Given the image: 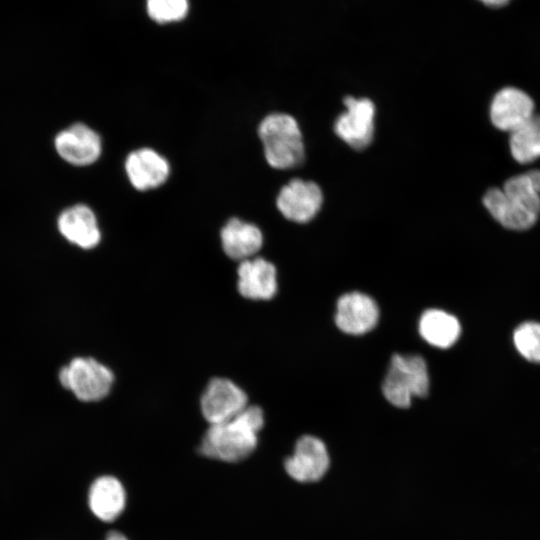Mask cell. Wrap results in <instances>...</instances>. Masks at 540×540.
<instances>
[{
  "instance_id": "obj_20",
  "label": "cell",
  "mask_w": 540,
  "mask_h": 540,
  "mask_svg": "<svg viewBox=\"0 0 540 540\" xmlns=\"http://www.w3.org/2000/svg\"><path fill=\"white\" fill-rule=\"evenodd\" d=\"M517 351L528 361L540 363V323L525 322L513 333Z\"/></svg>"
},
{
  "instance_id": "obj_5",
  "label": "cell",
  "mask_w": 540,
  "mask_h": 540,
  "mask_svg": "<svg viewBox=\"0 0 540 540\" xmlns=\"http://www.w3.org/2000/svg\"><path fill=\"white\" fill-rule=\"evenodd\" d=\"M59 380L79 400L96 402L109 394L114 375L107 366L94 358L77 357L60 370Z\"/></svg>"
},
{
  "instance_id": "obj_2",
  "label": "cell",
  "mask_w": 540,
  "mask_h": 540,
  "mask_svg": "<svg viewBox=\"0 0 540 540\" xmlns=\"http://www.w3.org/2000/svg\"><path fill=\"white\" fill-rule=\"evenodd\" d=\"M264 425V413L259 406L248 405L234 418L210 425L199 452L205 457L236 463L249 457L257 447L258 433Z\"/></svg>"
},
{
  "instance_id": "obj_9",
  "label": "cell",
  "mask_w": 540,
  "mask_h": 540,
  "mask_svg": "<svg viewBox=\"0 0 540 540\" xmlns=\"http://www.w3.org/2000/svg\"><path fill=\"white\" fill-rule=\"evenodd\" d=\"M322 201V191L315 182L292 179L281 188L276 204L288 220L306 223L320 210Z\"/></svg>"
},
{
  "instance_id": "obj_15",
  "label": "cell",
  "mask_w": 540,
  "mask_h": 540,
  "mask_svg": "<svg viewBox=\"0 0 540 540\" xmlns=\"http://www.w3.org/2000/svg\"><path fill=\"white\" fill-rule=\"evenodd\" d=\"M239 293L252 300H269L277 291L276 268L264 258H250L238 266Z\"/></svg>"
},
{
  "instance_id": "obj_11",
  "label": "cell",
  "mask_w": 540,
  "mask_h": 540,
  "mask_svg": "<svg viewBox=\"0 0 540 540\" xmlns=\"http://www.w3.org/2000/svg\"><path fill=\"white\" fill-rule=\"evenodd\" d=\"M54 145L62 159L76 166L94 163L102 149L99 135L83 123H75L60 131Z\"/></svg>"
},
{
  "instance_id": "obj_22",
  "label": "cell",
  "mask_w": 540,
  "mask_h": 540,
  "mask_svg": "<svg viewBox=\"0 0 540 540\" xmlns=\"http://www.w3.org/2000/svg\"><path fill=\"white\" fill-rule=\"evenodd\" d=\"M104 540H129L125 534L120 531L112 530L109 531Z\"/></svg>"
},
{
  "instance_id": "obj_7",
  "label": "cell",
  "mask_w": 540,
  "mask_h": 540,
  "mask_svg": "<svg viewBox=\"0 0 540 540\" xmlns=\"http://www.w3.org/2000/svg\"><path fill=\"white\" fill-rule=\"evenodd\" d=\"M343 102L346 111L337 117L334 131L350 147L363 149L373 138L374 103L368 98L352 96H346Z\"/></svg>"
},
{
  "instance_id": "obj_19",
  "label": "cell",
  "mask_w": 540,
  "mask_h": 540,
  "mask_svg": "<svg viewBox=\"0 0 540 540\" xmlns=\"http://www.w3.org/2000/svg\"><path fill=\"white\" fill-rule=\"evenodd\" d=\"M509 146L518 163L527 164L540 158V114H534L510 133Z\"/></svg>"
},
{
  "instance_id": "obj_17",
  "label": "cell",
  "mask_w": 540,
  "mask_h": 540,
  "mask_svg": "<svg viewBox=\"0 0 540 540\" xmlns=\"http://www.w3.org/2000/svg\"><path fill=\"white\" fill-rule=\"evenodd\" d=\"M221 242L228 257L244 261L261 249L263 236L256 225L232 218L221 230Z\"/></svg>"
},
{
  "instance_id": "obj_6",
  "label": "cell",
  "mask_w": 540,
  "mask_h": 540,
  "mask_svg": "<svg viewBox=\"0 0 540 540\" xmlns=\"http://www.w3.org/2000/svg\"><path fill=\"white\" fill-rule=\"evenodd\" d=\"M247 406L246 393L227 378L211 379L200 399L202 415L210 425L234 418Z\"/></svg>"
},
{
  "instance_id": "obj_3",
  "label": "cell",
  "mask_w": 540,
  "mask_h": 540,
  "mask_svg": "<svg viewBox=\"0 0 540 540\" xmlns=\"http://www.w3.org/2000/svg\"><path fill=\"white\" fill-rule=\"evenodd\" d=\"M258 134L268 164L275 169H289L304 160V144L297 121L291 115L272 113L260 123Z\"/></svg>"
},
{
  "instance_id": "obj_1",
  "label": "cell",
  "mask_w": 540,
  "mask_h": 540,
  "mask_svg": "<svg viewBox=\"0 0 540 540\" xmlns=\"http://www.w3.org/2000/svg\"><path fill=\"white\" fill-rule=\"evenodd\" d=\"M490 215L503 227L522 231L531 228L540 214V170L506 180L502 188H490L483 196Z\"/></svg>"
},
{
  "instance_id": "obj_18",
  "label": "cell",
  "mask_w": 540,
  "mask_h": 540,
  "mask_svg": "<svg viewBox=\"0 0 540 540\" xmlns=\"http://www.w3.org/2000/svg\"><path fill=\"white\" fill-rule=\"evenodd\" d=\"M419 333L430 345L445 349L458 340L461 326L452 314L440 309H429L420 317Z\"/></svg>"
},
{
  "instance_id": "obj_21",
  "label": "cell",
  "mask_w": 540,
  "mask_h": 540,
  "mask_svg": "<svg viewBox=\"0 0 540 540\" xmlns=\"http://www.w3.org/2000/svg\"><path fill=\"white\" fill-rule=\"evenodd\" d=\"M149 16L156 22L167 23L184 18L188 11L187 0H147Z\"/></svg>"
},
{
  "instance_id": "obj_12",
  "label": "cell",
  "mask_w": 540,
  "mask_h": 540,
  "mask_svg": "<svg viewBox=\"0 0 540 540\" xmlns=\"http://www.w3.org/2000/svg\"><path fill=\"white\" fill-rule=\"evenodd\" d=\"M378 319L376 302L364 293H346L337 301L335 323L344 333L365 334L376 326Z\"/></svg>"
},
{
  "instance_id": "obj_23",
  "label": "cell",
  "mask_w": 540,
  "mask_h": 540,
  "mask_svg": "<svg viewBox=\"0 0 540 540\" xmlns=\"http://www.w3.org/2000/svg\"><path fill=\"white\" fill-rule=\"evenodd\" d=\"M489 7H502L510 2V0H479Z\"/></svg>"
},
{
  "instance_id": "obj_13",
  "label": "cell",
  "mask_w": 540,
  "mask_h": 540,
  "mask_svg": "<svg viewBox=\"0 0 540 540\" xmlns=\"http://www.w3.org/2000/svg\"><path fill=\"white\" fill-rule=\"evenodd\" d=\"M87 502L92 514L102 522H113L124 512L126 490L115 476L97 477L88 490Z\"/></svg>"
},
{
  "instance_id": "obj_10",
  "label": "cell",
  "mask_w": 540,
  "mask_h": 540,
  "mask_svg": "<svg viewBox=\"0 0 540 540\" xmlns=\"http://www.w3.org/2000/svg\"><path fill=\"white\" fill-rule=\"evenodd\" d=\"M534 107L533 99L526 92L505 87L494 95L489 116L493 126L511 133L534 115Z\"/></svg>"
},
{
  "instance_id": "obj_16",
  "label": "cell",
  "mask_w": 540,
  "mask_h": 540,
  "mask_svg": "<svg viewBox=\"0 0 540 540\" xmlns=\"http://www.w3.org/2000/svg\"><path fill=\"white\" fill-rule=\"evenodd\" d=\"M58 229L62 236L82 249H91L101 239L94 212L84 204L71 206L58 217Z\"/></svg>"
},
{
  "instance_id": "obj_4",
  "label": "cell",
  "mask_w": 540,
  "mask_h": 540,
  "mask_svg": "<svg viewBox=\"0 0 540 540\" xmlns=\"http://www.w3.org/2000/svg\"><path fill=\"white\" fill-rule=\"evenodd\" d=\"M429 373L420 355L395 354L382 384L386 400L398 408L410 406L413 397H424L429 390Z\"/></svg>"
},
{
  "instance_id": "obj_14",
  "label": "cell",
  "mask_w": 540,
  "mask_h": 540,
  "mask_svg": "<svg viewBox=\"0 0 540 540\" xmlns=\"http://www.w3.org/2000/svg\"><path fill=\"white\" fill-rule=\"evenodd\" d=\"M125 170L130 183L140 191L162 185L170 173L167 160L151 148L131 152L125 161Z\"/></svg>"
},
{
  "instance_id": "obj_8",
  "label": "cell",
  "mask_w": 540,
  "mask_h": 540,
  "mask_svg": "<svg viewBox=\"0 0 540 540\" xmlns=\"http://www.w3.org/2000/svg\"><path fill=\"white\" fill-rule=\"evenodd\" d=\"M330 458L322 440L304 435L296 442L294 452L285 462L287 474L297 482L310 483L321 479L327 472Z\"/></svg>"
}]
</instances>
